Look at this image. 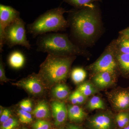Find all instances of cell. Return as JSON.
<instances>
[{
  "mask_svg": "<svg viewBox=\"0 0 129 129\" xmlns=\"http://www.w3.org/2000/svg\"><path fill=\"white\" fill-rule=\"evenodd\" d=\"M110 95L111 104L115 109L120 112L129 111V88L118 90Z\"/></svg>",
  "mask_w": 129,
  "mask_h": 129,
  "instance_id": "cell-8",
  "label": "cell"
},
{
  "mask_svg": "<svg viewBox=\"0 0 129 129\" xmlns=\"http://www.w3.org/2000/svg\"><path fill=\"white\" fill-rule=\"evenodd\" d=\"M40 78L35 75H32L14 83V85L23 88L30 94L37 96L42 94L44 88Z\"/></svg>",
  "mask_w": 129,
  "mask_h": 129,
  "instance_id": "cell-7",
  "label": "cell"
},
{
  "mask_svg": "<svg viewBox=\"0 0 129 129\" xmlns=\"http://www.w3.org/2000/svg\"><path fill=\"white\" fill-rule=\"evenodd\" d=\"M116 42L114 39L106 47L100 57L88 67L91 72L95 74L108 72L114 76L119 69L116 58Z\"/></svg>",
  "mask_w": 129,
  "mask_h": 129,
  "instance_id": "cell-5",
  "label": "cell"
},
{
  "mask_svg": "<svg viewBox=\"0 0 129 129\" xmlns=\"http://www.w3.org/2000/svg\"><path fill=\"white\" fill-rule=\"evenodd\" d=\"M5 44L10 48L17 45L30 49L31 45L26 36L25 23L21 18L5 28Z\"/></svg>",
  "mask_w": 129,
  "mask_h": 129,
  "instance_id": "cell-6",
  "label": "cell"
},
{
  "mask_svg": "<svg viewBox=\"0 0 129 129\" xmlns=\"http://www.w3.org/2000/svg\"><path fill=\"white\" fill-rule=\"evenodd\" d=\"M20 17L19 12L9 6L0 5V27L6 28Z\"/></svg>",
  "mask_w": 129,
  "mask_h": 129,
  "instance_id": "cell-9",
  "label": "cell"
},
{
  "mask_svg": "<svg viewBox=\"0 0 129 129\" xmlns=\"http://www.w3.org/2000/svg\"><path fill=\"white\" fill-rule=\"evenodd\" d=\"M19 107L21 109L28 112H31L32 111V103L29 99H26L19 103Z\"/></svg>",
  "mask_w": 129,
  "mask_h": 129,
  "instance_id": "cell-28",
  "label": "cell"
},
{
  "mask_svg": "<svg viewBox=\"0 0 129 129\" xmlns=\"http://www.w3.org/2000/svg\"><path fill=\"white\" fill-rule=\"evenodd\" d=\"M65 2L73 6L75 9L86 7L95 3L102 2V0H63Z\"/></svg>",
  "mask_w": 129,
  "mask_h": 129,
  "instance_id": "cell-19",
  "label": "cell"
},
{
  "mask_svg": "<svg viewBox=\"0 0 129 129\" xmlns=\"http://www.w3.org/2000/svg\"><path fill=\"white\" fill-rule=\"evenodd\" d=\"M23 129H27V128H24Z\"/></svg>",
  "mask_w": 129,
  "mask_h": 129,
  "instance_id": "cell-34",
  "label": "cell"
},
{
  "mask_svg": "<svg viewBox=\"0 0 129 129\" xmlns=\"http://www.w3.org/2000/svg\"><path fill=\"white\" fill-rule=\"evenodd\" d=\"M86 97L77 89L71 94L69 97V101L73 105L83 104L85 102Z\"/></svg>",
  "mask_w": 129,
  "mask_h": 129,
  "instance_id": "cell-23",
  "label": "cell"
},
{
  "mask_svg": "<svg viewBox=\"0 0 129 129\" xmlns=\"http://www.w3.org/2000/svg\"><path fill=\"white\" fill-rule=\"evenodd\" d=\"M25 60V57L22 53L18 51H15L10 55L8 61L11 67L18 69L23 66Z\"/></svg>",
  "mask_w": 129,
  "mask_h": 129,
  "instance_id": "cell-16",
  "label": "cell"
},
{
  "mask_svg": "<svg viewBox=\"0 0 129 129\" xmlns=\"http://www.w3.org/2000/svg\"><path fill=\"white\" fill-rule=\"evenodd\" d=\"M67 129H80L78 127H76L75 125H70L68 127Z\"/></svg>",
  "mask_w": 129,
  "mask_h": 129,
  "instance_id": "cell-32",
  "label": "cell"
},
{
  "mask_svg": "<svg viewBox=\"0 0 129 129\" xmlns=\"http://www.w3.org/2000/svg\"><path fill=\"white\" fill-rule=\"evenodd\" d=\"M11 112L10 110L8 109H6L3 110V112L1 115L0 122L2 124L10 118Z\"/></svg>",
  "mask_w": 129,
  "mask_h": 129,
  "instance_id": "cell-29",
  "label": "cell"
},
{
  "mask_svg": "<svg viewBox=\"0 0 129 129\" xmlns=\"http://www.w3.org/2000/svg\"><path fill=\"white\" fill-rule=\"evenodd\" d=\"M90 110L105 109V105L102 100L100 97L94 96L91 98L87 106Z\"/></svg>",
  "mask_w": 129,
  "mask_h": 129,
  "instance_id": "cell-21",
  "label": "cell"
},
{
  "mask_svg": "<svg viewBox=\"0 0 129 129\" xmlns=\"http://www.w3.org/2000/svg\"><path fill=\"white\" fill-rule=\"evenodd\" d=\"M52 94L55 98L58 99H66L69 95V87L66 85L58 84L52 89Z\"/></svg>",
  "mask_w": 129,
  "mask_h": 129,
  "instance_id": "cell-18",
  "label": "cell"
},
{
  "mask_svg": "<svg viewBox=\"0 0 129 129\" xmlns=\"http://www.w3.org/2000/svg\"><path fill=\"white\" fill-rule=\"evenodd\" d=\"M119 34L129 38V27L120 31L119 32Z\"/></svg>",
  "mask_w": 129,
  "mask_h": 129,
  "instance_id": "cell-31",
  "label": "cell"
},
{
  "mask_svg": "<svg viewBox=\"0 0 129 129\" xmlns=\"http://www.w3.org/2000/svg\"><path fill=\"white\" fill-rule=\"evenodd\" d=\"M36 45L37 50L59 56H85L88 51L83 50L69 39L68 35L49 33L39 36Z\"/></svg>",
  "mask_w": 129,
  "mask_h": 129,
  "instance_id": "cell-2",
  "label": "cell"
},
{
  "mask_svg": "<svg viewBox=\"0 0 129 129\" xmlns=\"http://www.w3.org/2000/svg\"><path fill=\"white\" fill-rule=\"evenodd\" d=\"M52 116L55 120V124L58 126L63 123L68 115V109L63 102L55 101L51 104Z\"/></svg>",
  "mask_w": 129,
  "mask_h": 129,
  "instance_id": "cell-10",
  "label": "cell"
},
{
  "mask_svg": "<svg viewBox=\"0 0 129 129\" xmlns=\"http://www.w3.org/2000/svg\"><path fill=\"white\" fill-rule=\"evenodd\" d=\"M18 121L14 118H9L8 120L2 124L1 129H13L18 125Z\"/></svg>",
  "mask_w": 129,
  "mask_h": 129,
  "instance_id": "cell-26",
  "label": "cell"
},
{
  "mask_svg": "<svg viewBox=\"0 0 129 129\" xmlns=\"http://www.w3.org/2000/svg\"><path fill=\"white\" fill-rule=\"evenodd\" d=\"M32 114L39 119L49 117L50 115L49 107L45 101L40 102L32 111Z\"/></svg>",
  "mask_w": 129,
  "mask_h": 129,
  "instance_id": "cell-14",
  "label": "cell"
},
{
  "mask_svg": "<svg viewBox=\"0 0 129 129\" xmlns=\"http://www.w3.org/2000/svg\"><path fill=\"white\" fill-rule=\"evenodd\" d=\"M77 89L86 97L92 95L95 92V90L93 86L91 83L88 82L81 85Z\"/></svg>",
  "mask_w": 129,
  "mask_h": 129,
  "instance_id": "cell-24",
  "label": "cell"
},
{
  "mask_svg": "<svg viewBox=\"0 0 129 129\" xmlns=\"http://www.w3.org/2000/svg\"><path fill=\"white\" fill-rule=\"evenodd\" d=\"M68 112L69 118L74 122L82 121L85 116V113L83 109L77 105H69Z\"/></svg>",
  "mask_w": 129,
  "mask_h": 129,
  "instance_id": "cell-13",
  "label": "cell"
},
{
  "mask_svg": "<svg viewBox=\"0 0 129 129\" xmlns=\"http://www.w3.org/2000/svg\"><path fill=\"white\" fill-rule=\"evenodd\" d=\"M115 76L108 72H102L95 74L93 78L94 83L101 88H106L113 82Z\"/></svg>",
  "mask_w": 129,
  "mask_h": 129,
  "instance_id": "cell-12",
  "label": "cell"
},
{
  "mask_svg": "<svg viewBox=\"0 0 129 129\" xmlns=\"http://www.w3.org/2000/svg\"><path fill=\"white\" fill-rule=\"evenodd\" d=\"M51 127L50 122L42 119H39L32 125L33 129H49Z\"/></svg>",
  "mask_w": 129,
  "mask_h": 129,
  "instance_id": "cell-27",
  "label": "cell"
},
{
  "mask_svg": "<svg viewBox=\"0 0 129 129\" xmlns=\"http://www.w3.org/2000/svg\"><path fill=\"white\" fill-rule=\"evenodd\" d=\"M99 3L69 11L68 21L71 35L80 45H94L104 31Z\"/></svg>",
  "mask_w": 129,
  "mask_h": 129,
  "instance_id": "cell-1",
  "label": "cell"
},
{
  "mask_svg": "<svg viewBox=\"0 0 129 129\" xmlns=\"http://www.w3.org/2000/svg\"><path fill=\"white\" fill-rule=\"evenodd\" d=\"M119 69L124 75L129 77V54L116 53Z\"/></svg>",
  "mask_w": 129,
  "mask_h": 129,
  "instance_id": "cell-15",
  "label": "cell"
},
{
  "mask_svg": "<svg viewBox=\"0 0 129 129\" xmlns=\"http://www.w3.org/2000/svg\"><path fill=\"white\" fill-rule=\"evenodd\" d=\"M116 50L119 53L129 54V38L124 36L119 35L115 39Z\"/></svg>",
  "mask_w": 129,
  "mask_h": 129,
  "instance_id": "cell-17",
  "label": "cell"
},
{
  "mask_svg": "<svg viewBox=\"0 0 129 129\" xmlns=\"http://www.w3.org/2000/svg\"><path fill=\"white\" fill-rule=\"evenodd\" d=\"M90 124L93 129H111L112 119L107 114H101L92 118L90 120Z\"/></svg>",
  "mask_w": 129,
  "mask_h": 129,
  "instance_id": "cell-11",
  "label": "cell"
},
{
  "mask_svg": "<svg viewBox=\"0 0 129 129\" xmlns=\"http://www.w3.org/2000/svg\"><path fill=\"white\" fill-rule=\"evenodd\" d=\"M122 129H129V124H128L127 126L125 127L122 128Z\"/></svg>",
  "mask_w": 129,
  "mask_h": 129,
  "instance_id": "cell-33",
  "label": "cell"
},
{
  "mask_svg": "<svg viewBox=\"0 0 129 129\" xmlns=\"http://www.w3.org/2000/svg\"><path fill=\"white\" fill-rule=\"evenodd\" d=\"M61 7L56 8L41 14L27 26L28 31L34 37L50 33L66 30L69 27L68 20L63 16L69 12Z\"/></svg>",
  "mask_w": 129,
  "mask_h": 129,
  "instance_id": "cell-3",
  "label": "cell"
},
{
  "mask_svg": "<svg viewBox=\"0 0 129 129\" xmlns=\"http://www.w3.org/2000/svg\"><path fill=\"white\" fill-rule=\"evenodd\" d=\"M0 80L1 81L4 82H6L9 80L6 76L5 67L3 62L2 59H1V57L0 62Z\"/></svg>",
  "mask_w": 129,
  "mask_h": 129,
  "instance_id": "cell-30",
  "label": "cell"
},
{
  "mask_svg": "<svg viewBox=\"0 0 129 129\" xmlns=\"http://www.w3.org/2000/svg\"><path fill=\"white\" fill-rule=\"evenodd\" d=\"M75 56H59L48 54L40 68L39 77L49 85L64 80L70 70Z\"/></svg>",
  "mask_w": 129,
  "mask_h": 129,
  "instance_id": "cell-4",
  "label": "cell"
},
{
  "mask_svg": "<svg viewBox=\"0 0 129 129\" xmlns=\"http://www.w3.org/2000/svg\"><path fill=\"white\" fill-rule=\"evenodd\" d=\"M87 75L85 70L81 68L78 67L74 68L71 73L73 80L76 84L81 83L85 79Z\"/></svg>",
  "mask_w": 129,
  "mask_h": 129,
  "instance_id": "cell-20",
  "label": "cell"
},
{
  "mask_svg": "<svg viewBox=\"0 0 129 129\" xmlns=\"http://www.w3.org/2000/svg\"><path fill=\"white\" fill-rule=\"evenodd\" d=\"M18 114L20 122L24 124H29L32 122L33 119L30 113L20 109L18 111Z\"/></svg>",
  "mask_w": 129,
  "mask_h": 129,
  "instance_id": "cell-25",
  "label": "cell"
},
{
  "mask_svg": "<svg viewBox=\"0 0 129 129\" xmlns=\"http://www.w3.org/2000/svg\"><path fill=\"white\" fill-rule=\"evenodd\" d=\"M118 126L120 128H124L129 124V111L121 112L115 118Z\"/></svg>",
  "mask_w": 129,
  "mask_h": 129,
  "instance_id": "cell-22",
  "label": "cell"
}]
</instances>
